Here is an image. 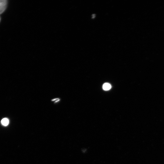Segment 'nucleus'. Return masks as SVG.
Here are the masks:
<instances>
[{
    "label": "nucleus",
    "instance_id": "f257e3e1",
    "mask_svg": "<svg viewBox=\"0 0 164 164\" xmlns=\"http://www.w3.org/2000/svg\"><path fill=\"white\" fill-rule=\"evenodd\" d=\"M8 2L6 0H0V14L3 13L5 10Z\"/></svg>",
    "mask_w": 164,
    "mask_h": 164
},
{
    "label": "nucleus",
    "instance_id": "f03ea898",
    "mask_svg": "<svg viewBox=\"0 0 164 164\" xmlns=\"http://www.w3.org/2000/svg\"><path fill=\"white\" fill-rule=\"evenodd\" d=\"M9 120L7 118H5L3 119L1 121L2 124L5 126H7L9 124Z\"/></svg>",
    "mask_w": 164,
    "mask_h": 164
},
{
    "label": "nucleus",
    "instance_id": "7ed1b4c3",
    "mask_svg": "<svg viewBox=\"0 0 164 164\" xmlns=\"http://www.w3.org/2000/svg\"><path fill=\"white\" fill-rule=\"evenodd\" d=\"M111 88V85L108 83H105L103 86V89L105 90H108Z\"/></svg>",
    "mask_w": 164,
    "mask_h": 164
}]
</instances>
